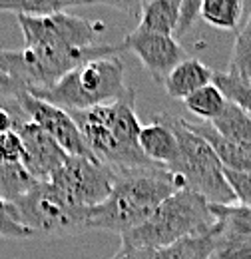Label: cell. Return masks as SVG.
Segmentation results:
<instances>
[{
	"label": "cell",
	"mask_w": 251,
	"mask_h": 259,
	"mask_svg": "<svg viewBox=\"0 0 251 259\" xmlns=\"http://www.w3.org/2000/svg\"><path fill=\"white\" fill-rule=\"evenodd\" d=\"M216 227L218 218L214 205L199 194L182 188L170 195L146 224L124 233L122 243L159 251L184 237L201 235Z\"/></svg>",
	"instance_id": "cell-3"
},
{
	"label": "cell",
	"mask_w": 251,
	"mask_h": 259,
	"mask_svg": "<svg viewBox=\"0 0 251 259\" xmlns=\"http://www.w3.org/2000/svg\"><path fill=\"white\" fill-rule=\"evenodd\" d=\"M36 186V180L22 163H0V197L16 201Z\"/></svg>",
	"instance_id": "cell-22"
},
{
	"label": "cell",
	"mask_w": 251,
	"mask_h": 259,
	"mask_svg": "<svg viewBox=\"0 0 251 259\" xmlns=\"http://www.w3.org/2000/svg\"><path fill=\"white\" fill-rule=\"evenodd\" d=\"M116 176L106 165L92 158L70 156L62 167L50 178V184L60 194L78 207H96L106 201Z\"/></svg>",
	"instance_id": "cell-8"
},
{
	"label": "cell",
	"mask_w": 251,
	"mask_h": 259,
	"mask_svg": "<svg viewBox=\"0 0 251 259\" xmlns=\"http://www.w3.org/2000/svg\"><path fill=\"white\" fill-rule=\"evenodd\" d=\"M189 128L193 130L197 136H201L203 140H207L212 144V148L216 150V154L220 156L221 163L225 169H233V171H251V150L237 146L229 140H225L218 130L207 122H189L186 120Z\"/></svg>",
	"instance_id": "cell-15"
},
{
	"label": "cell",
	"mask_w": 251,
	"mask_h": 259,
	"mask_svg": "<svg viewBox=\"0 0 251 259\" xmlns=\"http://www.w3.org/2000/svg\"><path fill=\"white\" fill-rule=\"evenodd\" d=\"M102 4L110 6V8H116L120 12H124L128 16H140L144 6L150 2V0H100Z\"/></svg>",
	"instance_id": "cell-29"
},
{
	"label": "cell",
	"mask_w": 251,
	"mask_h": 259,
	"mask_svg": "<svg viewBox=\"0 0 251 259\" xmlns=\"http://www.w3.org/2000/svg\"><path fill=\"white\" fill-rule=\"evenodd\" d=\"M18 220L36 237H68L90 231V207L72 205L50 182H36L28 194L12 201Z\"/></svg>",
	"instance_id": "cell-6"
},
{
	"label": "cell",
	"mask_w": 251,
	"mask_h": 259,
	"mask_svg": "<svg viewBox=\"0 0 251 259\" xmlns=\"http://www.w3.org/2000/svg\"><path fill=\"white\" fill-rule=\"evenodd\" d=\"M22 154H24V146L18 132L0 134V163H20Z\"/></svg>",
	"instance_id": "cell-26"
},
{
	"label": "cell",
	"mask_w": 251,
	"mask_h": 259,
	"mask_svg": "<svg viewBox=\"0 0 251 259\" xmlns=\"http://www.w3.org/2000/svg\"><path fill=\"white\" fill-rule=\"evenodd\" d=\"M218 227H220V222H218ZM218 227L201 235L184 237L159 249V255L161 259H212L216 249V239H218Z\"/></svg>",
	"instance_id": "cell-17"
},
{
	"label": "cell",
	"mask_w": 251,
	"mask_h": 259,
	"mask_svg": "<svg viewBox=\"0 0 251 259\" xmlns=\"http://www.w3.org/2000/svg\"><path fill=\"white\" fill-rule=\"evenodd\" d=\"M92 156L108 169L122 171L154 165L140 148L142 124L136 114V90L90 110L70 112Z\"/></svg>",
	"instance_id": "cell-2"
},
{
	"label": "cell",
	"mask_w": 251,
	"mask_h": 259,
	"mask_svg": "<svg viewBox=\"0 0 251 259\" xmlns=\"http://www.w3.org/2000/svg\"><path fill=\"white\" fill-rule=\"evenodd\" d=\"M212 126L225 140L251 150V116L239 106L227 102V108L223 110V114L216 122H212Z\"/></svg>",
	"instance_id": "cell-18"
},
{
	"label": "cell",
	"mask_w": 251,
	"mask_h": 259,
	"mask_svg": "<svg viewBox=\"0 0 251 259\" xmlns=\"http://www.w3.org/2000/svg\"><path fill=\"white\" fill-rule=\"evenodd\" d=\"M186 108L191 114H195L199 118V122H216L223 114V110L227 108V98L223 96L220 88L216 84H207L201 90H197L195 94L184 100Z\"/></svg>",
	"instance_id": "cell-21"
},
{
	"label": "cell",
	"mask_w": 251,
	"mask_h": 259,
	"mask_svg": "<svg viewBox=\"0 0 251 259\" xmlns=\"http://www.w3.org/2000/svg\"><path fill=\"white\" fill-rule=\"evenodd\" d=\"M227 72L251 84V12L247 16L245 26L235 36Z\"/></svg>",
	"instance_id": "cell-23"
},
{
	"label": "cell",
	"mask_w": 251,
	"mask_h": 259,
	"mask_svg": "<svg viewBox=\"0 0 251 259\" xmlns=\"http://www.w3.org/2000/svg\"><path fill=\"white\" fill-rule=\"evenodd\" d=\"M100 0H0V12H14L16 16H48L72 6L98 4Z\"/></svg>",
	"instance_id": "cell-19"
},
{
	"label": "cell",
	"mask_w": 251,
	"mask_h": 259,
	"mask_svg": "<svg viewBox=\"0 0 251 259\" xmlns=\"http://www.w3.org/2000/svg\"><path fill=\"white\" fill-rule=\"evenodd\" d=\"M124 70V60L120 56L96 58L68 72L54 86L28 92L66 112L90 110L114 102L130 90V86H126Z\"/></svg>",
	"instance_id": "cell-4"
},
{
	"label": "cell",
	"mask_w": 251,
	"mask_h": 259,
	"mask_svg": "<svg viewBox=\"0 0 251 259\" xmlns=\"http://www.w3.org/2000/svg\"><path fill=\"white\" fill-rule=\"evenodd\" d=\"M225 178L235 194L237 205L251 209V171H233L225 169Z\"/></svg>",
	"instance_id": "cell-25"
},
{
	"label": "cell",
	"mask_w": 251,
	"mask_h": 259,
	"mask_svg": "<svg viewBox=\"0 0 251 259\" xmlns=\"http://www.w3.org/2000/svg\"><path fill=\"white\" fill-rule=\"evenodd\" d=\"M214 213L220 227L212 259H251V209L237 203L214 205Z\"/></svg>",
	"instance_id": "cell-12"
},
{
	"label": "cell",
	"mask_w": 251,
	"mask_h": 259,
	"mask_svg": "<svg viewBox=\"0 0 251 259\" xmlns=\"http://www.w3.org/2000/svg\"><path fill=\"white\" fill-rule=\"evenodd\" d=\"M18 100H20V106H22L24 114L28 116V120L34 122L36 126H40L50 138H54L68 156L96 160L90 148H88V144H86V140H84V136H82V132L78 128V124L70 116V112L32 96L28 90L20 92Z\"/></svg>",
	"instance_id": "cell-9"
},
{
	"label": "cell",
	"mask_w": 251,
	"mask_h": 259,
	"mask_svg": "<svg viewBox=\"0 0 251 259\" xmlns=\"http://www.w3.org/2000/svg\"><path fill=\"white\" fill-rule=\"evenodd\" d=\"M140 148L148 160H152L157 165H163L165 169L178 160L180 144H178L176 132L168 122V116L157 114L150 124L142 126Z\"/></svg>",
	"instance_id": "cell-13"
},
{
	"label": "cell",
	"mask_w": 251,
	"mask_h": 259,
	"mask_svg": "<svg viewBox=\"0 0 251 259\" xmlns=\"http://www.w3.org/2000/svg\"><path fill=\"white\" fill-rule=\"evenodd\" d=\"M203 0H184L182 4V18H180V26L178 34H186L195 24V20L199 18V8H201Z\"/></svg>",
	"instance_id": "cell-27"
},
{
	"label": "cell",
	"mask_w": 251,
	"mask_h": 259,
	"mask_svg": "<svg viewBox=\"0 0 251 259\" xmlns=\"http://www.w3.org/2000/svg\"><path fill=\"white\" fill-rule=\"evenodd\" d=\"M20 92H24V88L8 74V70L4 68L2 62V48H0V96H18Z\"/></svg>",
	"instance_id": "cell-30"
},
{
	"label": "cell",
	"mask_w": 251,
	"mask_h": 259,
	"mask_svg": "<svg viewBox=\"0 0 251 259\" xmlns=\"http://www.w3.org/2000/svg\"><path fill=\"white\" fill-rule=\"evenodd\" d=\"M28 48H86L94 46L96 38L106 30L100 20H88L76 14L58 12L48 16H16Z\"/></svg>",
	"instance_id": "cell-7"
},
{
	"label": "cell",
	"mask_w": 251,
	"mask_h": 259,
	"mask_svg": "<svg viewBox=\"0 0 251 259\" xmlns=\"http://www.w3.org/2000/svg\"><path fill=\"white\" fill-rule=\"evenodd\" d=\"M114 176L116 182L110 197L90 207V231H108L122 237L146 224L170 195L184 188L178 176L157 163L122 169Z\"/></svg>",
	"instance_id": "cell-1"
},
{
	"label": "cell",
	"mask_w": 251,
	"mask_h": 259,
	"mask_svg": "<svg viewBox=\"0 0 251 259\" xmlns=\"http://www.w3.org/2000/svg\"><path fill=\"white\" fill-rule=\"evenodd\" d=\"M112 259H161V255L157 249H152V247H134V245L122 243Z\"/></svg>",
	"instance_id": "cell-28"
},
{
	"label": "cell",
	"mask_w": 251,
	"mask_h": 259,
	"mask_svg": "<svg viewBox=\"0 0 251 259\" xmlns=\"http://www.w3.org/2000/svg\"><path fill=\"white\" fill-rule=\"evenodd\" d=\"M180 144V156L168 169L180 178L186 190L205 197L214 205H233L235 194L225 178V167L207 140L197 136L184 118L168 116Z\"/></svg>",
	"instance_id": "cell-5"
},
{
	"label": "cell",
	"mask_w": 251,
	"mask_h": 259,
	"mask_svg": "<svg viewBox=\"0 0 251 259\" xmlns=\"http://www.w3.org/2000/svg\"><path fill=\"white\" fill-rule=\"evenodd\" d=\"M214 76H216V70L205 66L201 60L186 58L168 74L161 86L165 88V94L170 98L186 100L197 90H201L203 86L214 84Z\"/></svg>",
	"instance_id": "cell-14"
},
{
	"label": "cell",
	"mask_w": 251,
	"mask_h": 259,
	"mask_svg": "<svg viewBox=\"0 0 251 259\" xmlns=\"http://www.w3.org/2000/svg\"><path fill=\"white\" fill-rule=\"evenodd\" d=\"M0 237L2 239H34L32 231L18 220L14 203L0 197Z\"/></svg>",
	"instance_id": "cell-24"
},
{
	"label": "cell",
	"mask_w": 251,
	"mask_h": 259,
	"mask_svg": "<svg viewBox=\"0 0 251 259\" xmlns=\"http://www.w3.org/2000/svg\"><path fill=\"white\" fill-rule=\"evenodd\" d=\"M16 132L24 146L20 163L36 182H50V178L62 167L70 156L54 138H50L34 122H24Z\"/></svg>",
	"instance_id": "cell-11"
},
{
	"label": "cell",
	"mask_w": 251,
	"mask_h": 259,
	"mask_svg": "<svg viewBox=\"0 0 251 259\" xmlns=\"http://www.w3.org/2000/svg\"><path fill=\"white\" fill-rule=\"evenodd\" d=\"M182 4L184 0H150L140 14L138 30L174 36L180 26Z\"/></svg>",
	"instance_id": "cell-16"
},
{
	"label": "cell",
	"mask_w": 251,
	"mask_h": 259,
	"mask_svg": "<svg viewBox=\"0 0 251 259\" xmlns=\"http://www.w3.org/2000/svg\"><path fill=\"white\" fill-rule=\"evenodd\" d=\"M199 16L220 30H233L243 18V0H203Z\"/></svg>",
	"instance_id": "cell-20"
},
{
	"label": "cell",
	"mask_w": 251,
	"mask_h": 259,
	"mask_svg": "<svg viewBox=\"0 0 251 259\" xmlns=\"http://www.w3.org/2000/svg\"><path fill=\"white\" fill-rule=\"evenodd\" d=\"M122 42H124L126 50L136 54V58L142 62V66L148 70V74L157 84H163L168 74L188 58L186 50L178 44V40L165 34L146 32V30L136 28Z\"/></svg>",
	"instance_id": "cell-10"
}]
</instances>
